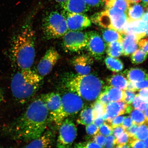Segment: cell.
<instances>
[{
    "label": "cell",
    "instance_id": "obj_1",
    "mask_svg": "<svg viewBox=\"0 0 148 148\" xmlns=\"http://www.w3.org/2000/svg\"><path fill=\"white\" fill-rule=\"evenodd\" d=\"M49 117V112L42 96L33 101L22 115L7 126L5 132L14 139L32 141L45 131Z\"/></svg>",
    "mask_w": 148,
    "mask_h": 148
},
{
    "label": "cell",
    "instance_id": "obj_2",
    "mask_svg": "<svg viewBox=\"0 0 148 148\" xmlns=\"http://www.w3.org/2000/svg\"><path fill=\"white\" fill-rule=\"evenodd\" d=\"M34 33L30 21L27 20L11 37L9 58L19 69H30L34 63L36 57Z\"/></svg>",
    "mask_w": 148,
    "mask_h": 148
},
{
    "label": "cell",
    "instance_id": "obj_3",
    "mask_svg": "<svg viewBox=\"0 0 148 148\" xmlns=\"http://www.w3.org/2000/svg\"><path fill=\"white\" fill-rule=\"evenodd\" d=\"M42 77L30 69H20L11 81V90L14 99L21 103L29 100L39 89Z\"/></svg>",
    "mask_w": 148,
    "mask_h": 148
},
{
    "label": "cell",
    "instance_id": "obj_4",
    "mask_svg": "<svg viewBox=\"0 0 148 148\" xmlns=\"http://www.w3.org/2000/svg\"><path fill=\"white\" fill-rule=\"evenodd\" d=\"M104 83L99 77L93 75H78L66 82V88L87 101L97 99L101 92Z\"/></svg>",
    "mask_w": 148,
    "mask_h": 148
},
{
    "label": "cell",
    "instance_id": "obj_5",
    "mask_svg": "<svg viewBox=\"0 0 148 148\" xmlns=\"http://www.w3.org/2000/svg\"><path fill=\"white\" fill-rule=\"evenodd\" d=\"M126 14L119 9L111 7L94 15L90 20L97 25L114 29L123 34L129 20Z\"/></svg>",
    "mask_w": 148,
    "mask_h": 148
},
{
    "label": "cell",
    "instance_id": "obj_6",
    "mask_svg": "<svg viewBox=\"0 0 148 148\" xmlns=\"http://www.w3.org/2000/svg\"><path fill=\"white\" fill-rule=\"evenodd\" d=\"M42 29L44 36L48 40L63 37L68 31L64 16L57 12H51L44 18Z\"/></svg>",
    "mask_w": 148,
    "mask_h": 148
},
{
    "label": "cell",
    "instance_id": "obj_7",
    "mask_svg": "<svg viewBox=\"0 0 148 148\" xmlns=\"http://www.w3.org/2000/svg\"><path fill=\"white\" fill-rule=\"evenodd\" d=\"M63 37V47L66 51L78 52L86 48L88 40L87 32L68 30Z\"/></svg>",
    "mask_w": 148,
    "mask_h": 148
},
{
    "label": "cell",
    "instance_id": "obj_8",
    "mask_svg": "<svg viewBox=\"0 0 148 148\" xmlns=\"http://www.w3.org/2000/svg\"><path fill=\"white\" fill-rule=\"evenodd\" d=\"M49 114V117L60 126L64 120L63 116L61 97L60 94L51 92L42 96Z\"/></svg>",
    "mask_w": 148,
    "mask_h": 148
},
{
    "label": "cell",
    "instance_id": "obj_9",
    "mask_svg": "<svg viewBox=\"0 0 148 148\" xmlns=\"http://www.w3.org/2000/svg\"><path fill=\"white\" fill-rule=\"evenodd\" d=\"M77 135V129L73 120L69 118H65L60 125L57 147H71L76 138Z\"/></svg>",
    "mask_w": 148,
    "mask_h": 148
},
{
    "label": "cell",
    "instance_id": "obj_10",
    "mask_svg": "<svg viewBox=\"0 0 148 148\" xmlns=\"http://www.w3.org/2000/svg\"><path fill=\"white\" fill-rule=\"evenodd\" d=\"M61 103L64 119L78 113L84 106L82 98L77 94L70 91L61 97Z\"/></svg>",
    "mask_w": 148,
    "mask_h": 148
},
{
    "label": "cell",
    "instance_id": "obj_11",
    "mask_svg": "<svg viewBox=\"0 0 148 148\" xmlns=\"http://www.w3.org/2000/svg\"><path fill=\"white\" fill-rule=\"evenodd\" d=\"M88 40L86 49L92 58L97 60L103 59L106 52V44L97 31L88 32Z\"/></svg>",
    "mask_w": 148,
    "mask_h": 148
},
{
    "label": "cell",
    "instance_id": "obj_12",
    "mask_svg": "<svg viewBox=\"0 0 148 148\" xmlns=\"http://www.w3.org/2000/svg\"><path fill=\"white\" fill-rule=\"evenodd\" d=\"M60 57V53L55 48L51 47L48 49L37 66L39 75L43 77L50 73Z\"/></svg>",
    "mask_w": 148,
    "mask_h": 148
},
{
    "label": "cell",
    "instance_id": "obj_13",
    "mask_svg": "<svg viewBox=\"0 0 148 148\" xmlns=\"http://www.w3.org/2000/svg\"><path fill=\"white\" fill-rule=\"evenodd\" d=\"M64 12L62 14L65 18L68 30L81 31L91 26V20L84 14Z\"/></svg>",
    "mask_w": 148,
    "mask_h": 148
},
{
    "label": "cell",
    "instance_id": "obj_14",
    "mask_svg": "<svg viewBox=\"0 0 148 148\" xmlns=\"http://www.w3.org/2000/svg\"><path fill=\"white\" fill-rule=\"evenodd\" d=\"M132 109V107L123 101L111 102L106 107V113L108 116L107 121L110 124L113 118L123 114L129 113Z\"/></svg>",
    "mask_w": 148,
    "mask_h": 148
},
{
    "label": "cell",
    "instance_id": "obj_15",
    "mask_svg": "<svg viewBox=\"0 0 148 148\" xmlns=\"http://www.w3.org/2000/svg\"><path fill=\"white\" fill-rule=\"evenodd\" d=\"M90 55H81L75 56L71 61L72 64L79 75L89 74L93 63V59Z\"/></svg>",
    "mask_w": 148,
    "mask_h": 148
},
{
    "label": "cell",
    "instance_id": "obj_16",
    "mask_svg": "<svg viewBox=\"0 0 148 148\" xmlns=\"http://www.w3.org/2000/svg\"><path fill=\"white\" fill-rule=\"evenodd\" d=\"M142 38L141 37L136 34H123L122 42L123 55L129 56L136 51L138 47V42Z\"/></svg>",
    "mask_w": 148,
    "mask_h": 148
},
{
    "label": "cell",
    "instance_id": "obj_17",
    "mask_svg": "<svg viewBox=\"0 0 148 148\" xmlns=\"http://www.w3.org/2000/svg\"><path fill=\"white\" fill-rule=\"evenodd\" d=\"M60 4L64 11L68 12L85 14L90 10V7L83 0H67Z\"/></svg>",
    "mask_w": 148,
    "mask_h": 148
},
{
    "label": "cell",
    "instance_id": "obj_18",
    "mask_svg": "<svg viewBox=\"0 0 148 148\" xmlns=\"http://www.w3.org/2000/svg\"><path fill=\"white\" fill-rule=\"evenodd\" d=\"M54 142V136L49 131L43 133L38 138L31 141L25 148H49L52 147Z\"/></svg>",
    "mask_w": 148,
    "mask_h": 148
},
{
    "label": "cell",
    "instance_id": "obj_19",
    "mask_svg": "<svg viewBox=\"0 0 148 148\" xmlns=\"http://www.w3.org/2000/svg\"><path fill=\"white\" fill-rule=\"evenodd\" d=\"M147 25L141 19L136 20L129 19L123 34H134L138 35L142 38L146 37L145 32Z\"/></svg>",
    "mask_w": 148,
    "mask_h": 148
},
{
    "label": "cell",
    "instance_id": "obj_20",
    "mask_svg": "<svg viewBox=\"0 0 148 148\" xmlns=\"http://www.w3.org/2000/svg\"><path fill=\"white\" fill-rule=\"evenodd\" d=\"M128 80L133 82H140L148 78V74L140 68H132L124 72Z\"/></svg>",
    "mask_w": 148,
    "mask_h": 148
},
{
    "label": "cell",
    "instance_id": "obj_21",
    "mask_svg": "<svg viewBox=\"0 0 148 148\" xmlns=\"http://www.w3.org/2000/svg\"><path fill=\"white\" fill-rule=\"evenodd\" d=\"M128 81L122 74H116L110 76L107 79V82L110 86L113 87L125 90Z\"/></svg>",
    "mask_w": 148,
    "mask_h": 148
},
{
    "label": "cell",
    "instance_id": "obj_22",
    "mask_svg": "<svg viewBox=\"0 0 148 148\" xmlns=\"http://www.w3.org/2000/svg\"><path fill=\"white\" fill-rule=\"evenodd\" d=\"M101 34L106 45L113 42H122L123 40V34L112 29H102Z\"/></svg>",
    "mask_w": 148,
    "mask_h": 148
},
{
    "label": "cell",
    "instance_id": "obj_23",
    "mask_svg": "<svg viewBox=\"0 0 148 148\" xmlns=\"http://www.w3.org/2000/svg\"><path fill=\"white\" fill-rule=\"evenodd\" d=\"M94 119L93 109L92 107H88L81 111L77 122L79 124L86 125L93 123Z\"/></svg>",
    "mask_w": 148,
    "mask_h": 148
},
{
    "label": "cell",
    "instance_id": "obj_24",
    "mask_svg": "<svg viewBox=\"0 0 148 148\" xmlns=\"http://www.w3.org/2000/svg\"><path fill=\"white\" fill-rule=\"evenodd\" d=\"M110 102L123 101L124 92L120 89L108 86L104 87Z\"/></svg>",
    "mask_w": 148,
    "mask_h": 148
},
{
    "label": "cell",
    "instance_id": "obj_25",
    "mask_svg": "<svg viewBox=\"0 0 148 148\" xmlns=\"http://www.w3.org/2000/svg\"><path fill=\"white\" fill-rule=\"evenodd\" d=\"M143 5L139 3L131 4L127 12L129 19L136 20L141 19L144 14Z\"/></svg>",
    "mask_w": 148,
    "mask_h": 148
},
{
    "label": "cell",
    "instance_id": "obj_26",
    "mask_svg": "<svg viewBox=\"0 0 148 148\" xmlns=\"http://www.w3.org/2000/svg\"><path fill=\"white\" fill-rule=\"evenodd\" d=\"M106 52L109 56L117 58L123 55L122 42L115 41L106 45Z\"/></svg>",
    "mask_w": 148,
    "mask_h": 148
},
{
    "label": "cell",
    "instance_id": "obj_27",
    "mask_svg": "<svg viewBox=\"0 0 148 148\" xmlns=\"http://www.w3.org/2000/svg\"><path fill=\"white\" fill-rule=\"evenodd\" d=\"M105 63L107 68L114 73L121 71L124 68L123 64L121 61L114 57H106L105 60Z\"/></svg>",
    "mask_w": 148,
    "mask_h": 148
},
{
    "label": "cell",
    "instance_id": "obj_28",
    "mask_svg": "<svg viewBox=\"0 0 148 148\" xmlns=\"http://www.w3.org/2000/svg\"><path fill=\"white\" fill-rule=\"evenodd\" d=\"M105 3L106 8L114 7L126 13L131 4L127 0H103Z\"/></svg>",
    "mask_w": 148,
    "mask_h": 148
},
{
    "label": "cell",
    "instance_id": "obj_29",
    "mask_svg": "<svg viewBox=\"0 0 148 148\" xmlns=\"http://www.w3.org/2000/svg\"><path fill=\"white\" fill-rule=\"evenodd\" d=\"M147 54L141 49H138L131 54V60L133 64H139L142 63L147 58Z\"/></svg>",
    "mask_w": 148,
    "mask_h": 148
},
{
    "label": "cell",
    "instance_id": "obj_30",
    "mask_svg": "<svg viewBox=\"0 0 148 148\" xmlns=\"http://www.w3.org/2000/svg\"><path fill=\"white\" fill-rule=\"evenodd\" d=\"M131 118L133 123L138 126L143 124L145 122V114L142 111L138 110H132L131 112Z\"/></svg>",
    "mask_w": 148,
    "mask_h": 148
},
{
    "label": "cell",
    "instance_id": "obj_31",
    "mask_svg": "<svg viewBox=\"0 0 148 148\" xmlns=\"http://www.w3.org/2000/svg\"><path fill=\"white\" fill-rule=\"evenodd\" d=\"M148 137V124L143 123L138 127L136 132L134 138L143 140Z\"/></svg>",
    "mask_w": 148,
    "mask_h": 148
},
{
    "label": "cell",
    "instance_id": "obj_32",
    "mask_svg": "<svg viewBox=\"0 0 148 148\" xmlns=\"http://www.w3.org/2000/svg\"><path fill=\"white\" fill-rule=\"evenodd\" d=\"M132 106L136 110L144 112L148 107V102L142 99L136 94L132 102Z\"/></svg>",
    "mask_w": 148,
    "mask_h": 148
},
{
    "label": "cell",
    "instance_id": "obj_33",
    "mask_svg": "<svg viewBox=\"0 0 148 148\" xmlns=\"http://www.w3.org/2000/svg\"><path fill=\"white\" fill-rule=\"evenodd\" d=\"M91 107L94 111V119L97 117H102L103 114L106 112V106L97 101L93 103Z\"/></svg>",
    "mask_w": 148,
    "mask_h": 148
},
{
    "label": "cell",
    "instance_id": "obj_34",
    "mask_svg": "<svg viewBox=\"0 0 148 148\" xmlns=\"http://www.w3.org/2000/svg\"><path fill=\"white\" fill-rule=\"evenodd\" d=\"M113 130L110 124L104 123L99 127V132L103 136H107L112 134Z\"/></svg>",
    "mask_w": 148,
    "mask_h": 148
},
{
    "label": "cell",
    "instance_id": "obj_35",
    "mask_svg": "<svg viewBox=\"0 0 148 148\" xmlns=\"http://www.w3.org/2000/svg\"><path fill=\"white\" fill-rule=\"evenodd\" d=\"M130 138L127 133L125 132L115 138L114 144L116 145L128 144Z\"/></svg>",
    "mask_w": 148,
    "mask_h": 148
},
{
    "label": "cell",
    "instance_id": "obj_36",
    "mask_svg": "<svg viewBox=\"0 0 148 148\" xmlns=\"http://www.w3.org/2000/svg\"><path fill=\"white\" fill-rule=\"evenodd\" d=\"M124 98L123 101L127 105H130L132 103L135 99L136 94L134 92L131 91L127 90H124Z\"/></svg>",
    "mask_w": 148,
    "mask_h": 148
},
{
    "label": "cell",
    "instance_id": "obj_37",
    "mask_svg": "<svg viewBox=\"0 0 148 148\" xmlns=\"http://www.w3.org/2000/svg\"><path fill=\"white\" fill-rule=\"evenodd\" d=\"M128 144L130 147L145 148L144 142L142 140L137 139L134 138H131Z\"/></svg>",
    "mask_w": 148,
    "mask_h": 148
},
{
    "label": "cell",
    "instance_id": "obj_38",
    "mask_svg": "<svg viewBox=\"0 0 148 148\" xmlns=\"http://www.w3.org/2000/svg\"><path fill=\"white\" fill-rule=\"evenodd\" d=\"M75 147L76 148H101V146L98 145L94 142H82L75 144Z\"/></svg>",
    "mask_w": 148,
    "mask_h": 148
},
{
    "label": "cell",
    "instance_id": "obj_39",
    "mask_svg": "<svg viewBox=\"0 0 148 148\" xmlns=\"http://www.w3.org/2000/svg\"><path fill=\"white\" fill-rule=\"evenodd\" d=\"M93 142L101 146L102 147H103L106 141V138L102 134H97L94 136Z\"/></svg>",
    "mask_w": 148,
    "mask_h": 148
},
{
    "label": "cell",
    "instance_id": "obj_40",
    "mask_svg": "<svg viewBox=\"0 0 148 148\" xmlns=\"http://www.w3.org/2000/svg\"><path fill=\"white\" fill-rule=\"evenodd\" d=\"M86 131L88 135L93 136L97 134L99 131V127L92 123L86 125Z\"/></svg>",
    "mask_w": 148,
    "mask_h": 148
},
{
    "label": "cell",
    "instance_id": "obj_41",
    "mask_svg": "<svg viewBox=\"0 0 148 148\" xmlns=\"http://www.w3.org/2000/svg\"><path fill=\"white\" fill-rule=\"evenodd\" d=\"M125 116H118L113 118L112 121L110 123L111 124V127L113 129L121 125L122 123L125 118Z\"/></svg>",
    "mask_w": 148,
    "mask_h": 148
},
{
    "label": "cell",
    "instance_id": "obj_42",
    "mask_svg": "<svg viewBox=\"0 0 148 148\" xmlns=\"http://www.w3.org/2000/svg\"><path fill=\"white\" fill-rule=\"evenodd\" d=\"M97 98V101L105 106H106V105L110 102L108 99L107 92L105 90L101 92Z\"/></svg>",
    "mask_w": 148,
    "mask_h": 148
},
{
    "label": "cell",
    "instance_id": "obj_43",
    "mask_svg": "<svg viewBox=\"0 0 148 148\" xmlns=\"http://www.w3.org/2000/svg\"><path fill=\"white\" fill-rule=\"evenodd\" d=\"M88 6L98 7L103 5V0H83Z\"/></svg>",
    "mask_w": 148,
    "mask_h": 148
},
{
    "label": "cell",
    "instance_id": "obj_44",
    "mask_svg": "<svg viewBox=\"0 0 148 148\" xmlns=\"http://www.w3.org/2000/svg\"><path fill=\"white\" fill-rule=\"evenodd\" d=\"M140 49L148 54V38L140 39L138 42Z\"/></svg>",
    "mask_w": 148,
    "mask_h": 148
},
{
    "label": "cell",
    "instance_id": "obj_45",
    "mask_svg": "<svg viewBox=\"0 0 148 148\" xmlns=\"http://www.w3.org/2000/svg\"><path fill=\"white\" fill-rule=\"evenodd\" d=\"M137 89L148 88V78L144 80L136 82H133Z\"/></svg>",
    "mask_w": 148,
    "mask_h": 148
},
{
    "label": "cell",
    "instance_id": "obj_46",
    "mask_svg": "<svg viewBox=\"0 0 148 148\" xmlns=\"http://www.w3.org/2000/svg\"><path fill=\"white\" fill-rule=\"evenodd\" d=\"M138 126V125L134 124L125 130V132L128 135L130 138H133L135 136L137 130Z\"/></svg>",
    "mask_w": 148,
    "mask_h": 148
},
{
    "label": "cell",
    "instance_id": "obj_47",
    "mask_svg": "<svg viewBox=\"0 0 148 148\" xmlns=\"http://www.w3.org/2000/svg\"><path fill=\"white\" fill-rule=\"evenodd\" d=\"M115 138L113 136H107L106 138V144L104 146V147L106 148H112L114 147L115 145L114 144V140Z\"/></svg>",
    "mask_w": 148,
    "mask_h": 148
},
{
    "label": "cell",
    "instance_id": "obj_48",
    "mask_svg": "<svg viewBox=\"0 0 148 148\" xmlns=\"http://www.w3.org/2000/svg\"><path fill=\"white\" fill-rule=\"evenodd\" d=\"M113 129L112 134L114 137L116 138H117L120 135L125 132L126 130L121 125H119Z\"/></svg>",
    "mask_w": 148,
    "mask_h": 148
},
{
    "label": "cell",
    "instance_id": "obj_49",
    "mask_svg": "<svg viewBox=\"0 0 148 148\" xmlns=\"http://www.w3.org/2000/svg\"><path fill=\"white\" fill-rule=\"evenodd\" d=\"M132 120L130 116H127L125 117L121 125L126 130L132 125Z\"/></svg>",
    "mask_w": 148,
    "mask_h": 148
},
{
    "label": "cell",
    "instance_id": "obj_50",
    "mask_svg": "<svg viewBox=\"0 0 148 148\" xmlns=\"http://www.w3.org/2000/svg\"><path fill=\"white\" fill-rule=\"evenodd\" d=\"M138 95L142 99L148 102V88L142 89L140 90Z\"/></svg>",
    "mask_w": 148,
    "mask_h": 148
},
{
    "label": "cell",
    "instance_id": "obj_51",
    "mask_svg": "<svg viewBox=\"0 0 148 148\" xmlns=\"http://www.w3.org/2000/svg\"><path fill=\"white\" fill-rule=\"evenodd\" d=\"M105 120L102 117H99L95 118L94 119L93 123L97 127H99L100 126L104 123Z\"/></svg>",
    "mask_w": 148,
    "mask_h": 148
},
{
    "label": "cell",
    "instance_id": "obj_52",
    "mask_svg": "<svg viewBox=\"0 0 148 148\" xmlns=\"http://www.w3.org/2000/svg\"><path fill=\"white\" fill-rule=\"evenodd\" d=\"M125 90H129L134 92L138 90L135 86L134 83L129 81H128L127 86Z\"/></svg>",
    "mask_w": 148,
    "mask_h": 148
},
{
    "label": "cell",
    "instance_id": "obj_53",
    "mask_svg": "<svg viewBox=\"0 0 148 148\" xmlns=\"http://www.w3.org/2000/svg\"><path fill=\"white\" fill-rule=\"evenodd\" d=\"M5 92L3 88L0 86V105L4 100Z\"/></svg>",
    "mask_w": 148,
    "mask_h": 148
},
{
    "label": "cell",
    "instance_id": "obj_54",
    "mask_svg": "<svg viewBox=\"0 0 148 148\" xmlns=\"http://www.w3.org/2000/svg\"><path fill=\"white\" fill-rule=\"evenodd\" d=\"M141 19L144 23L148 25V11L144 14Z\"/></svg>",
    "mask_w": 148,
    "mask_h": 148
},
{
    "label": "cell",
    "instance_id": "obj_55",
    "mask_svg": "<svg viewBox=\"0 0 148 148\" xmlns=\"http://www.w3.org/2000/svg\"><path fill=\"white\" fill-rule=\"evenodd\" d=\"M130 4L139 3L141 1V0H127Z\"/></svg>",
    "mask_w": 148,
    "mask_h": 148
},
{
    "label": "cell",
    "instance_id": "obj_56",
    "mask_svg": "<svg viewBox=\"0 0 148 148\" xmlns=\"http://www.w3.org/2000/svg\"><path fill=\"white\" fill-rule=\"evenodd\" d=\"M141 1L143 6L148 9V0H141Z\"/></svg>",
    "mask_w": 148,
    "mask_h": 148
},
{
    "label": "cell",
    "instance_id": "obj_57",
    "mask_svg": "<svg viewBox=\"0 0 148 148\" xmlns=\"http://www.w3.org/2000/svg\"><path fill=\"white\" fill-rule=\"evenodd\" d=\"M116 147L117 148H129L130 147V146L128 144H123V145H116Z\"/></svg>",
    "mask_w": 148,
    "mask_h": 148
},
{
    "label": "cell",
    "instance_id": "obj_58",
    "mask_svg": "<svg viewBox=\"0 0 148 148\" xmlns=\"http://www.w3.org/2000/svg\"><path fill=\"white\" fill-rule=\"evenodd\" d=\"M145 122L148 124V107L145 110Z\"/></svg>",
    "mask_w": 148,
    "mask_h": 148
},
{
    "label": "cell",
    "instance_id": "obj_59",
    "mask_svg": "<svg viewBox=\"0 0 148 148\" xmlns=\"http://www.w3.org/2000/svg\"><path fill=\"white\" fill-rule=\"evenodd\" d=\"M51 1H54L56 2L61 3L67 1V0H51Z\"/></svg>",
    "mask_w": 148,
    "mask_h": 148
},
{
    "label": "cell",
    "instance_id": "obj_60",
    "mask_svg": "<svg viewBox=\"0 0 148 148\" xmlns=\"http://www.w3.org/2000/svg\"><path fill=\"white\" fill-rule=\"evenodd\" d=\"M144 140V143L145 144V147L148 148V137Z\"/></svg>",
    "mask_w": 148,
    "mask_h": 148
},
{
    "label": "cell",
    "instance_id": "obj_61",
    "mask_svg": "<svg viewBox=\"0 0 148 148\" xmlns=\"http://www.w3.org/2000/svg\"></svg>",
    "mask_w": 148,
    "mask_h": 148
}]
</instances>
